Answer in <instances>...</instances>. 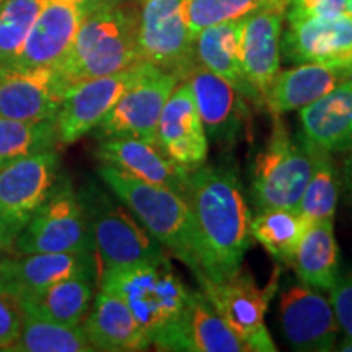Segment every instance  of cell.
I'll use <instances>...</instances> for the list:
<instances>
[{
	"label": "cell",
	"instance_id": "38",
	"mask_svg": "<svg viewBox=\"0 0 352 352\" xmlns=\"http://www.w3.org/2000/svg\"><path fill=\"white\" fill-rule=\"evenodd\" d=\"M342 176H344V186L347 189V195L352 199V148L347 152V157L344 160V173H342Z\"/></svg>",
	"mask_w": 352,
	"mask_h": 352
},
{
	"label": "cell",
	"instance_id": "37",
	"mask_svg": "<svg viewBox=\"0 0 352 352\" xmlns=\"http://www.w3.org/2000/svg\"><path fill=\"white\" fill-rule=\"evenodd\" d=\"M20 328V310L10 300L0 296V351H8L19 338Z\"/></svg>",
	"mask_w": 352,
	"mask_h": 352
},
{
	"label": "cell",
	"instance_id": "41",
	"mask_svg": "<svg viewBox=\"0 0 352 352\" xmlns=\"http://www.w3.org/2000/svg\"><path fill=\"white\" fill-rule=\"evenodd\" d=\"M347 15L352 16V0H349V3H347Z\"/></svg>",
	"mask_w": 352,
	"mask_h": 352
},
{
	"label": "cell",
	"instance_id": "16",
	"mask_svg": "<svg viewBox=\"0 0 352 352\" xmlns=\"http://www.w3.org/2000/svg\"><path fill=\"white\" fill-rule=\"evenodd\" d=\"M157 144L186 171L208 162L209 139L188 78L179 82L166 100L157 126Z\"/></svg>",
	"mask_w": 352,
	"mask_h": 352
},
{
	"label": "cell",
	"instance_id": "4",
	"mask_svg": "<svg viewBox=\"0 0 352 352\" xmlns=\"http://www.w3.org/2000/svg\"><path fill=\"white\" fill-rule=\"evenodd\" d=\"M98 284L129 307L151 346L182 318L192 292L173 271L168 258L104 271L98 274Z\"/></svg>",
	"mask_w": 352,
	"mask_h": 352
},
{
	"label": "cell",
	"instance_id": "3",
	"mask_svg": "<svg viewBox=\"0 0 352 352\" xmlns=\"http://www.w3.org/2000/svg\"><path fill=\"white\" fill-rule=\"evenodd\" d=\"M139 15L122 2L87 13L69 54L56 67L67 85L111 76L140 63Z\"/></svg>",
	"mask_w": 352,
	"mask_h": 352
},
{
	"label": "cell",
	"instance_id": "33",
	"mask_svg": "<svg viewBox=\"0 0 352 352\" xmlns=\"http://www.w3.org/2000/svg\"><path fill=\"white\" fill-rule=\"evenodd\" d=\"M47 0H3L0 3V65H12Z\"/></svg>",
	"mask_w": 352,
	"mask_h": 352
},
{
	"label": "cell",
	"instance_id": "9",
	"mask_svg": "<svg viewBox=\"0 0 352 352\" xmlns=\"http://www.w3.org/2000/svg\"><path fill=\"white\" fill-rule=\"evenodd\" d=\"M179 82L182 78L176 74L148 64L142 77L127 88L111 111L95 127L96 138L98 140L134 138L157 144L158 120Z\"/></svg>",
	"mask_w": 352,
	"mask_h": 352
},
{
	"label": "cell",
	"instance_id": "1",
	"mask_svg": "<svg viewBox=\"0 0 352 352\" xmlns=\"http://www.w3.org/2000/svg\"><path fill=\"white\" fill-rule=\"evenodd\" d=\"M184 196L199 235L202 276L222 280L235 274L252 241V212L235 168L206 162L188 171Z\"/></svg>",
	"mask_w": 352,
	"mask_h": 352
},
{
	"label": "cell",
	"instance_id": "12",
	"mask_svg": "<svg viewBox=\"0 0 352 352\" xmlns=\"http://www.w3.org/2000/svg\"><path fill=\"white\" fill-rule=\"evenodd\" d=\"M201 290L220 318L250 346L252 352H274L264 315L267 310V294L254 283L253 276L240 267L235 274L222 280L197 277Z\"/></svg>",
	"mask_w": 352,
	"mask_h": 352
},
{
	"label": "cell",
	"instance_id": "14",
	"mask_svg": "<svg viewBox=\"0 0 352 352\" xmlns=\"http://www.w3.org/2000/svg\"><path fill=\"white\" fill-rule=\"evenodd\" d=\"M280 327L290 346L300 352H328L336 347L338 327L331 307L316 289L297 283L280 292Z\"/></svg>",
	"mask_w": 352,
	"mask_h": 352
},
{
	"label": "cell",
	"instance_id": "26",
	"mask_svg": "<svg viewBox=\"0 0 352 352\" xmlns=\"http://www.w3.org/2000/svg\"><path fill=\"white\" fill-rule=\"evenodd\" d=\"M95 271L80 272L13 302L21 314L76 327L85 318L94 298Z\"/></svg>",
	"mask_w": 352,
	"mask_h": 352
},
{
	"label": "cell",
	"instance_id": "40",
	"mask_svg": "<svg viewBox=\"0 0 352 352\" xmlns=\"http://www.w3.org/2000/svg\"><path fill=\"white\" fill-rule=\"evenodd\" d=\"M10 248H13V243H12V240L8 239V235H7L6 228H3V226H2V222H0V254L6 253L7 250H10Z\"/></svg>",
	"mask_w": 352,
	"mask_h": 352
},
{
	"label": "cell",
	"instance_id": "21",
	"mask_svg": "<svg viewBox=\"0 0 352 352\" xmlns=\"http://www.w3.org/2000/svg\"><path fill=\"white\" fill-rule=\"evenodd\" d=\"M96 272L94 253H33L0 258V296L12 303L80 272Z\"/></svg>",
	"mask_w": 352,
	"mask_h": 352
},
{
	"label": "cell",
	"instance_id": "39",
	"mask_svg": "<svg viewBox=\"0 0 352 352\" xmlns=\"http://www.w3.org/2000/svg\"><path fill=\"white\" fill-rule=\"evenodd\" d=\"M85 6L90 8L91 10H96V8H101V7H107V6H114V3L121 2V0H82Z\"/></svg>",
	"mask_w": 352,
	"mask_h": 352
},
{
	"label": "cell",
	"instance_id": "10",
	"mask_svg": "<svg viewBox=\"0 0 352 352\" xmlns=\"http://www.w3.org/2000/svg\"><path fill=\"white\" fill-rule=\"evenodd\" d=\"M148 64L147 60H140L111 76L88 78L70 85L54 118L57 140L64 145L76 144L94 131L127 88L142 77Z\"/></svg>",
	"mask_w": 352,
	"mask_h": 352
},
{
	"label": "cell",
	"instance_id": "18",
	"mask_svg": "<svg viewBox=\"0 0 352 352\" xmlns=\"http://www.w3.org/2000/svg\"><path fill=\"white\" fill-rule=\"evenodd\" d=\"M87 13H90V8L82 0H47L12 65L59 67Z\"/></svg>",
	"mask_w": 352,
	"mask_h": 352
},
{
	"label": "cell",
	"instance_id": "25",
	"mask_svg": "<svg viewBox=\"0 0 352 352\" xmlns=\"http://www.w3.org/2000/svg\"><path fill=\"white\" fill-rule=\"evenodd\" d=\"M83 331L94 351H142L151 347L147 334L129 307L107 290L96 294Z\"/></svg>",
	"mask_w": 352,
	"mask_h": 352
},
{
	"label": "cell",
	"instance_id": "11",
	"mask_svg": "<svg viewBox=\"0 0 352 352\" xmlns=\"http://www.w3.org/2000/svg\"><path fill=\"white\" fill-rule=\"evenodd\" d=\"M59 164L50 148L0 168V222L12 243L56 188Z\"/></svg>",
	"mask_w": 352,
	"mask_h": 352
},
{
	"label": "cell",
	"instance_id": "17",
	"mask_svg": "<svg viewBox=\"0 0 352 352\" xmlns=\"http://www.w3.org/2000/svg\"><path fill=\"white\" fill-rule=\"evenodd\" d=\"M162 351L250 352V346L220 318L202 290H192L182 318L153 341Z\"/></svg>",
	"mask_w": 352,
	"mask_h": 352
},
{
	"label": "cell",
	"instance_id": "34",
	"mask_svg": "<svg viewBox=\"0 0 352 352\" xmlns=\"http://www.w3.org/2000/svg\"><path fill=\"white\" fill-rule=\"evenodd\" d=\"M289 0H189L188 26L191 38L210 25L222 21L245 19L267 8H285Z\"/></svg>",
	"mask_w": 352,
	"mask_h": 352
},
{
	"label": "cell",
	"instance_id": "22",
	"mask_svg": "<svg viewBox=\"0 0 352 352\" xmlns=\"http://www.w3.org/2000/svg\"><path fill=\"white\" fill-rule=\"evenodd\" d=\"M96 157L103 165L120 168L142 182L186 195L188 171L176 165L157 144L134 138L101 139Z\"/></svg>",
	"mask_w": 352,
	"mask_h": 352
},
{
	"label": "cell",
	"instance_id": "13",
	"mask_svg": "<svg viewBox=\"0 0 352 352\" xmlns=\"http://www.w3.org/2000/svg\"><path fill=\"white\" fill-rule=\"evenodd\" d=\"M67 90L56 67L0 65V116L30 122L54 120Z\"/></svg>",
	"mask_w": 352,
	"mask_h": 352
},
{
	"label": "cell",
	"instance_id": "6",
	"mask_svg": "<svg viewBox=\"0 0 352 352\" xmlns=\"http://www.w3.org/2000/svg\"><path fill=\"white\" fill-rule=\"evenodd\" d=\"M80 197L87 210L98 274L168 258L166 250L145 230L134 214L114 204L98 188L87 189Z\"/></svg>",
	"mask_w": 352,
	"mask_h": 352
},
{
	"label": "cell",
	"instance_id": "15",
	"mask_svg": "<svg viewBox=\"0 0 352 352\" xmlns=\"http://www.w3.org/2000/svg\"><path fill=\"white\" fill-rule=\"evenodd\" d=\"M188 80L208 139L226 151L239 144L250 121L248 98L201 64L189 74Z\"/></svg>",
	"mask_w": 352,
	"mask_h": 352
},
{
	"label": "cell",
	"instance_id": "5",
	"mask_svg": "<svg viewBox=\"0 0 352 352\" xmlns=\"http://www.w3.org/2000/svg\"><path fill=\"white\" fill-rule=\"evenodd\" d=\"M315 145L302 134L290 135L279 116L263 151L254 158L252 196L264 209H298L315 165Z\"/></svg>",
	"mask_w": 352,
	"mask_h": 352
},
{
	"label": "cell",
	"instance_id": "24",
	"mask_svg": "<svg viewBox=\"0 0 352 352\" xmlns=\"http://www.w3.org/2000/svg\"><path fill=\"white\" fill-rule=\"evenodd\" d=\"M352 78L351 67L328 64H298L277 74L264 107L272 116L296 111L329 94L338 85Z\"/></svg>",
	"mask_w": 352,
	"mask_h": 352
},
{
	"label": "cell",
	"instance_id": "31",
	"mask_svg": "<svg viewBox=\"0 0 352 352\" xmlns=\"http://www.w3.org/2000/svg\"><path fill=\"white\" fill-rule=\"evenodd\" d=\"M56 140L54 120L30 122L0 116V168L20 158L54 148Z\"/></svg>",
	"mask_w": 352,
	"mask_h": 352
},
{
	"label": "cell",
	"instance_id": "20",
	"mask_svg": "<svg viewBox=\"0 0 352 352\" xmlns=\"http://www.w3.org/2000/svg\"><path fill=\"white\" fill-rule=\"evenodd\" d=\"M285 8H267L246 16L241 36V69L252 100L264 104L279 74L280 34Z\"/></svg>",
	"mask_w": 352,
	"mask_h": 352
},
{
	"label": "cell",
	"instance_id": "36",
	"mask_svg": "<svg viewBox=\"0 0 352 352\" xmlns=\"http://www.w3.org/2000/svg\"><path fill=\"white\" fill-rule=\"evenodd\" d=\"M329 292H331V307L340 331L344 333L347 340H352V271L346 276L338 277L336 284Z\"/></svg>",
	"mask_w": 352,
	"mask_h": 352
},
{
	"label": "cell",
	"instance_id": "28",
	"mask_svg": "<svg viewBox=\"0 0 352 352\" xmlns=\"http://www.w3.org/2000/svg\"><path fill=\"white\" fill-rule=\"evenodd\" d=\"M298 280L318 290H331L340 277L333 220L310 223L292 261Z\"/></svg>",
	"mask_w": 352,
	"mask_h": 352
},
{
	"label": "cell",
	"instance_id": "29",
	"mask_svg": "<svg viewBox=\"0 0 352 352\" xmlns=\"http://www.w3.org/2000/svg\"><path fill=\"white\" fill-rule=\"evenodd\" d=\"M310 226L298 209H264L252 219V239L277 261L292 266L297 248Z\"/></svg>",
	"mask_w": 352,
	"mask_h": 352
},
{
	"label": "cell",
	"instance_id": "19",
	"mask_svg": "<svg viewBox=\"0 0 352 352\" xmlns=\"http://www.w3.org/2000/svg\"><path fill=\"white\" fill-rule=\"evenodd\" d=\"M292 64H328L352 69V16L314 19L289 25L280 41Z\"/></svg>",
	"mask_w": 352,
	"mask_h": 352
},
{
	"label": "cell",
	"instance_id": "23",
	"mask_svg": "<svg viewBox=\"0 0 352 352\" xmlns=\"http://www.w3.org/2000/svg\"><path fill=\"white\" fill-rule=\"evenodd\" d=\"M302 135L328 153L352 148V78L298 111Z\"/></svg>",
	"mask_w": 352,
	"mask_h": 352
},
{
	"label": "cell",
	"instance_id": "42",
	"mask_svg": "<svg viewBox=\"0 0 352 352\" xmlns=\"http://www.w3.org/2000/svg\"><path fill=\"white\" fill-rule=\"evenodd\" d=\"M3 2V0H0V3H2Z\"/></svg>",
	"mask_w": 352,
	"mask_h": 352
},
{
	"label": "cell",
	"instance_id": "8",
	"mask_svg": "<svg viewBox=\"0 0 352 352\" xmlns=\"http://www.w3.org/2000/svg\"><path fill=\"white\" fill-rule=\"evenodd\" d=\"M189 0H144L139 15V51L162 70L182 80L189 77L197 63L195 39L188 26Z\"/></svg>",
	"mask_w": 352,
	"mask_h": 352
},
{
	"label": "cell",
	"instance_id": "35",
	"mask_svg": "<svg viewBox=\"0 0 352 352\" xmlns=\"http://www.w3.org/2000/svg\"><path fill=\"white\" fill-rule=\"evenodd\" d=\"M349 0H289L285 19L289 25L314 19H334L347 13Z\"/></svg>",
	"mask_w": 352,
	"mask_h": 352
},
{
	"label": "cell",
	"instance_id": "2",
	"mask_svg": "<svg viewBox=\"0 0 352 352\" xmlns=\"http://www.w3.org/2000/svg\"><path fill=\"white\" fill-rule=\"evenodd\" d=\"M109 189L170 254L202 276L201 245L191 206L182 192L127 175L111 165L98 168Z\"/></svg>",
	"mask_w": 352,
	"mask_h": 352
},
{
	"label": "cell",
	"instance_id": "32",
	"mask_svg": "<svg viewBox=\"0 0 352 352\" xmlns=\"http://www.w3.org/2000/svg\"><path fill=\"white\" fill-rule=\"evenodd\" d=\"M315 165L303 191L298 210L310 223L333 220L340 199V179L329 153L315 147Z\"/></svg>",
	"mask_w": 352,
	"mask_h": 352
},
{
	"label": "cell",
	"instance_id": "30",
	"mask_svg": "<svg viewBox=\"0 0 352 352\" xmlns=\"http://www.w3.org/2000/svg\"><path fill=\"white\" fill-rule=\"evenodd\" d=\"M21 328L16 341L8 347L10 352H87L94 351L82 324L52 323L21 314Z\"/></svg>",
	"mask_w": 352,
	"mask_h": 352
},
{
	"label": "cell",
	"instance_id": "27",
	"mask_svg": "<svg viewBox=\"0 0 352 352\" xmlns=\"http://www.w3.org/2000/svg\"><path fill=\"white\" fill-rule=\"evenodd\" d=\"M245 19L228 20L210 25L199 32L195 39L197 63L219 77L236 87L246 98L252 100L241 69V36Z\"/></svg>",
	"mask_w": 352,
	"mask_h": 352
},
{
	"label": "cell",
	"instance_id": "7",
	"mask_svg": "<svg viewBox=\"0 0 352 352\" xmlns=\"http://www.w3.org/2000/svg\"><path fill=\"white\" fill-rule=\"evenodd\" d=\"M15 252L33 253H94L87 210L72 183L64 182L16 235Z\"/></svg>",
	"mask_w": 352,
	"mask_h": 352
}]
</instances>
